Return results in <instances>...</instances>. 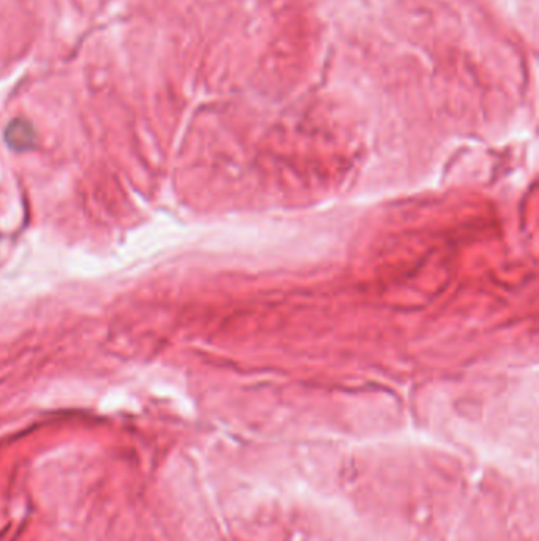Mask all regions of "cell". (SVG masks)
Listing matches in <instances>:
<instances>
[{"instance_id": "cell-1", "label": "cell", "mask_w": 539, "mask_h": 541, "mask_svg": "<svg viewBox=\"0 0 539 541\" xmlns=\"http://www.w3.org/2000/svg\"><path fill=\"white\" fill-rule=\"evenodd\" d=\"M5 139L10 144V148L13 149H27L34 144L35 133L34 128L27 121L23 119H16L10 124L7 132H5Z\"/></svg>"}]
</instances>
